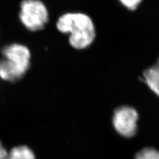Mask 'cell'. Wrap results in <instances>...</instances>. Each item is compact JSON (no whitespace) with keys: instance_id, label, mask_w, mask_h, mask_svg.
<instances>
[{"instance_id":"cell-1","label":"cell","mask_w":159,"mask_h":159,"mask_svg":"<svg viewBox=\"0 0 159 159\" xmlns=\"http://www.w3.org/2000/svg\"><path fill=\"white\" fill-rule=\"evenodd\" d=\"M0 80L14 83L22 79L31 66L29 48L20 43H11L0 48Z\"/></svg>"},{"instance_id":"cell-2","label":"cell","mask_w":159,"mask_h":159,"mask_svg":"<svg viewBox=\"0 0 159 159\" xmlns=\"http://www.w3.org/2000/svg\"><path fill=\"white\" fill-rule=\"evenodd\" d=\"M58 31L69 34V43L76 49L89 47L96 37V29L92 19L83 13H66L56 23Z\"/></svg>"},{"instance_id":"cell-3","label":"cell","mask_w":159,"mask_h":159,"mask_svg":"<svg viewBox=\"0 0 159 159\" xmlns=\"http://www.w3.org/2000/svg\"><path fill=\"white\" fill-rule=\"evenodd\" d=\"M18 17L28 31L37 32L45 28L49 21V12L42 0H22Z\"/></svg>"},{"instance_id":"cell-4","label":"cell","mask_w":159,"mask_h":159,"mask_svg":"<svg viewBox=\"0 0 159 159\" xmlns=\"http://www.w3.org/2000/svg\"><path fill=\"white\" fill-rule=\"evenodd\" d=\"M138 117V113L135 109L127 106L121 107L114 112L113 125L120 135L131 137L137 133Z\"/></svg>"},{"instance_id":"cell-5","label":"cell","mask_w":159,"mask_h":159,"mask_svg":"<svg viewBox=\"0 0 159 159\" xmlns=\"http://www.w3.org/2000/svg\"><path fill=\"white\" fill-rule=\"evenodd\" d=\"M143 76L148 86L159 96V66L155 64L148 68L144 72Z\"/></svg>"},{"instance_id":"cell-6","label":"cell","mask_w":159,"mask_h":159,"mask_svg":"<svg viewBox=\"0 0 159 159\" xmlns=\"http://www.w3.org/2000/svg\"><path fill=\"white\" fill-rule=\"evenodd\" d=\"M7 159H37V157L29 147L18 145L9 150Z\"/></svg>"},{"instance_id":"cell-7","label":"cell","mask_w":159,"mask_h":159,"mask_svg":"<svg viewBox=\"0 0 159 159\" xmlns=\"http://www.w3.org/2000/svg\"><path fill=\"white\" fill-rule=\"evenodd\" d=\"M135 159H159V152L155 148H144L137 154Z\"/></svg>"},{"instance_id":"cell-8","label":"cell","mask_w":159,"mask_h":159,"mask_svg":"<svg viewBox=\"0 0 159 159\" xmlns=\"http://www.w3.org/2000/svg\"><path fill=\"white\" fill-rule=\"evenodd\" d=\"M119 1L127 9L133 11L138 7L143 0H119Z\"/></svg>"},{"instance_id":"cell-9","label":"cell","mask_w":159,"mask_h":159,"mask_svg":"<svg viewBox=\"0 0 159 159\" xmlns=\"http://www.w3.org/2000/svg\"><path fill=\"white\" fill-rule=\"evenodd\" d=\"M8 155V150L3 145L0 141V159H7Z\"/></svg>"},{"instance_id":"cell-10","label":"cell","mask_w":159,"mask_h":159,"mask_svg":"<svg viewBox=\"0 0 159 159\" xmlns=\"http://www.w3.org/2000/svg\"><path fill=\"white\" fill-rule=\"evenodd\" d=\"M157 65H158V66H159V59H158V62H157Z\"/></svg>"}]
</instances>
